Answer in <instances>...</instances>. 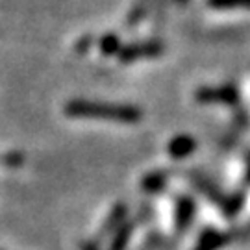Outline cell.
Instances as JSON below:
<instances>
[{"label":"cell","mask_w":250,"mask_h":250,"mask_svg":"<svg viewBox=\"0 0 250 250\" xmlns=\"http://www.w3.org/2000/svg\"><path fill=\"white\" fill-rule=\"evenodd\" d=\"M224 241H226V235L219 233L217 230H204L195 250H217L219 247H223Z\"/></svg>","instance_id":"obj_4"},{"label":"cell","mask_w":250,"mask_h":250,"mask_svg":"<svg viewBox=\"0 0 250 250\" xmlns=\"http://www.w3.org/2000/svg\"><path fill=\"white\" fill-rule=\"evenodd\" d=\"M130 233H132V224H125V226L115 233V237H113V241H111L109 250H125L126 243H128V239H130Z\"/></svg>","instance_id":"obj_7"},{"label":"cell","mask_w":250,"mask_h":250,"mask_svg":"<svg viewBox=\"0 0 250 250\" xmlns=\"http://www.w3.org/2000/svg\"><path fill=\"white\" fill-rule=\"evenodd\" d=\"M82 250H97V247L91 243H82Z\"/></svg>","instance_id":"obj_12"},{"label":"cell","mask_w":250,"mask_h":250,"mask_svg":"<svg viewBox=\"0 0 250 250\" xmlns=\"http://www.w3.org/2000/svg\"><path fill=\"white\" fill-rule=\"evenodd\" d=\"M165 180H167L165 174H150L148 178L143 180V189L146 191V193H150V191H158V189L163 188Z\"/></svg>","instance_id":"obj_9"},{"label":"cell","mask_w":250,"mask_h":250,"mask_svg":"<svg viewBox=\"0 0 250 250\" xmlns=\"http://www.w3.org/2000/svg\"><path fill=\"white\" fill-rule=\"evenodd\" d=\"M195 146H197L195 139H191L188 135H182V137L172 139V143L169 145V152L176 158H182V156L189 154L191 150H195Z\"/></svg>","instance_id":"obj_5"},{"label":"cell","mask_w":250,"mask_h":250,"mask_svg":"<svg viewBox=\"0 0 250 250\" xmlns=\"http://www.w3.org/2000/svg\"><path fill=\"white\" fill-rule=\"evenodd\" d=\"M249 178H250V169H249Z\"/></svg>","instance_id":"obj_13"},{"label":"cell","mask_w":250,"mask_h":250,"mask_svg":"<svg viewBox=\"0 0 250 250\" xmlns=\"http://www.w3.org/2000/svg\"><path fill=\"white\" fill-rule=\"evenodd\" d=\"M209 6L217 9L245 8V6H250V0H209Z\"/></svg>","instance_id":"obj_10"},{"label":"cell","mask_w":250,"mask_h":250,"mask_svg":"<svg viewBox=\"0 0 250 250\" xmlns=\"http://www.w3.org/2000/svg\"><path fill=\"white\" fill-rule=\"evenodd\" d=\"M195 213V204L191 202V198H180L178 202V228H186L191 223V217Z\"/></svg>","instance_id":"obj_6"},{"label":"cell","mask_w":250,"mask_h":250,"mask_svg":"<svg viewBox=\"0 0 250 250\" xmlns=\"http://www.w3.org/2000/svg\"><path fill=\"white\" fill-rule=\"evenodd\" d=\"M69 117L82 119H104V121H119V123H135L141 119V111L132 106L119 104H100V102H85L74 100L65 107Z\"/></svg>","instance_id":"obj_1"},{"label":"cell","mask_w":250,"mask_h":250,"mask_svg":"<svg viewBox=\"0 0 250 250\" xmlns=\"http://www.w3.org/2000/svg\"><path fill=\"white\" fill-rule=\"evenodd\" d=\"M102 50L107 54L117 52V50H119V41H117V37H113V36L104 37V39H102Z\"/></svg>","instance_id":"obj_11"},{"label":"cell","mask_w":250,"mask_h":250,"mask_svg":"<svg viewBox=\"0 0 250 250\" xmlns=\"http://www.w3.org/2000/svg\"><path fill=\"white\" fill-rule=\"evenodd\" d=\"M197 100L200 102H219V104H235L239 100L237 89L232 85H223V87H202L197 91Z\"/></svg>","instance_id":"obj_2"},{"label":"cell","mask_w":250,"mask_h":250,"mask_svg":"<svg viewBox=\"0 0 250 250\" xmlns=\"http://www.w3.org/2000/svg\"><path fill=\"white\" fill-rule=\"evenodd\" d=\"M161 52V45L158 43H143V45L126 46L123 50H119V58L123 62H134V60H141V58H152Z\"/></svg>","instance_id":"obj_3"},{"label":"cell","mask_w":250,"mask_h":250,"mask_svg":"<svg viewBox=\"0 0 250 250\" xmlns=\"http://www.w3.org/2000/svg\"><path fill=\"white\" fill-rule=\"evenodd\" d=\"M126 215V208L125 206H117L115 209H113V213L109 215V221H107V224L104 226V230H102V235H106V233H109L113 228H117V226H121V223H123V219H125Z\"/></svg>","instance_id":"obj_8"}]
</instances>
